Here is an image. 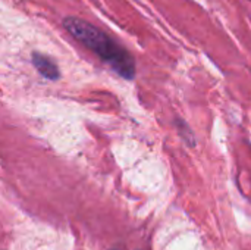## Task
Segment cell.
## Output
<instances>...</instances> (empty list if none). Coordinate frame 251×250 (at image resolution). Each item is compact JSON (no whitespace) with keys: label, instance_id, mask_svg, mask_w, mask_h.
I'll return each instance as SVG.
<instances>
[{"label":"cell","instance_id":"6da1fadb","mask_svg":"<svg viewBox=\"0 0 251 250\" xmlns=\"http://www.w3.org/2000/svg\"><path fill=\"white\" fill-rule=\"evenodd\" d=\"M63 28L75 40L94 52L118 75L125 80H132L135 77V62L131 53L125 50L119 43H116L112 37H109L104 31L75 16L65 18Z\"/></svg>","mask_w":251,"mask_h":250},{"label":"cell","instance_id":"7a4b0ae2","mask_svg":"<svg viewBox=\"0 0 251 250\" xmlns=\"http://www.w3.org/2000/svg\"><path fill=\"white\" fill-rule=\"evenodd\" d=\"M32 65L47 80L56 81L60 77L57 65L50 57H47L41 53H32Z\"/></svg>","mask_w":251,"mask_h":250}]
</instances>
